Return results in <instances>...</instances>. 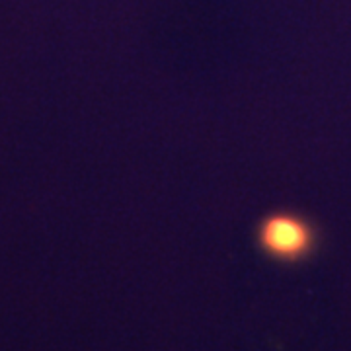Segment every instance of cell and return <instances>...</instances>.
<instances>
[{"mask_svg":"<svg viewBox=\"0 0 351 351\" xmlns=\"http://www.w3.org/2000/svg\"><path fill=\"white\" fill-rule=\"evenodd\" d=\"M256 244L265 258L279 263L311 260L320 246V230L308 217L295 211H276L256 228Z\"/></svg>","mask_w":351,"mask_h":351,"instance_id":"cell-1","label":"cell"}]
</instances>
